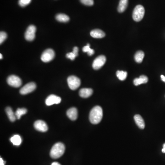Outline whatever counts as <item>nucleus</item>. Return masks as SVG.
Wrapping results in <instances>:
<instances>
[{"mask_svg":"<svg viewBox=\"0 0 165 165\" xmlns=\"http://www.w3.org/2000/svg\"><path fill=\"white\" fill-rule=\"evenodd\" d=\"M103 117V110L100 106L93 108L89 113V119L91 123L97 124L101 121Z\"/></svg>","mask_w":165,"mask_h":165,"instance_id":"obj_1","label":"nucleus"},{"mask_svg":"<svg viewBox=\"0 0 165 165\" xmlns=\"http://www.w3.org/2000/svg\"><path fill=\"white\" fill-rule=\"evenodd\" d=\"M65 147L64 145L61 142L56 143L52 146L50 151V156L53 159H58L64 153Z\"/></svg>","mask_w":165,"mask_h":165,"instance_id":"obj_2","label":"nucleus"},{"mask_svg":"<svg viewBox=\"0 0 165 165\" xmlns=\"http://www.w3.org/2000/svg\"><path fill=\"white\" fill-rule=\"evenodd\" d=\"M145 13V10L142 5H137L133 10L132 18L136 22H139L143 19Z\"/></svg>","mask_w":165,"mask_h":165,"instance_id":"obj_3","label":"nucleus"},{"mask_svg":"<svg viewBox=\"0 0 165 165\" xmlns=\"http://www.w3.org/2000/svg\"><path fill=\"white\" fill-rule=\"evenodd\" d=\"M67 82L69 88L72 90L77 89L80 86V80L76 76H69L67 78Z\"/></svg>","mask_w":165,"mask_h":165,"instance_id":"obj_4","label":"nucleus"},{"mask_svg":"<svg viewBox=\"0 0 165 165\" xmlns=\"http://www.w3.org/2000/svg\"><path fill=\"white\" fill-rule=\"evenodd\" d=\"M55 53L54 51L51 49L45 50L41 57V60L44 63H48L54 59Z\"/></svg>","mask_w":165,"mask_h":165,"instance_id":"obj_5","label":"nucleus"},{"mask_svg":"<svg viewBox=\"0 0 165 165\" xmlns=\"http://www.w3.org/2000/svg\"><path fill=\"white\" fill-rule=\"evenodd\" d=\"M7 82L9 86L15 88H18L21 86L22 82L18 76L12 75L7 79Z\"/></svg>","mask_w":165,"mask_h":165,"instance_id":"obj_6","label":"nucleus"},{"mask_svg":"<svg viewBox=\"0 0 165 165\" xmlns=\"http://www.w3.org/2000/svg\"><path fill=\"white\" fill-rule=\"evenodd\" d=\"M36 28L35 25H30L28 27L25 33V38L28 41H32L36 37Z\"/></svg>","mask_w":165,"mask_h":165,"instance_id":"obj_7","label":"nucleus"},{"mask_svg":"<svg viewBox=\"0 0 165 165\" xmlns=\"http://www.w3.org/2000/svg\"><path fill=\"white\" fill-rule=\"evenodd\" d=\"M106 62V58L104 55H101L96 58L94 61L92 67L95 70L100 69Z\"/></svg>","mask_w":165,"mask_h":165,"instance_id":"obj_8","label":"nucleus"},{"mask_svg":"<svg viewBox=\"0 0 165 165\" xmlns=\"http://www.w3.org/2000/svg\"><path fill=\"white\" fill-rule=\"evenodd\" d=\"M36 86L35 82H30L23 87L20 90V93L23 95L28 94L36 89Z\"/></svg>","mask_w":165,"mask_h":165,"instance_id":"obj_9","label":"nucleus"},{"mask_svg":"<svg viewBox=\"0 0 165 165\" xmlns=\"http://www.w3.org/2000/svg\"><path fill=\"white\" fill-rule=\"evenodd\" d=\"M61 101V98L59 96L54 95H51L46 98L45 104L48 106H51L53 104H59Z\"/></svg>","mask_w":165,"mask_h":165,"instance_id":"obj_10","label":"nucleus"},{"mask_svg":"<svg viewBox=\"0 0 165 165\" xmlns=\"http://www.w3.org/2000/svg\"><path fill=\"white\" fill-rule=\"evenodd\" d=\"M34 127L36 129L41 132H45L48 130V126L44 121L37 120L34 123Z\"/></svg>","mask_w":165,"mask_h":165,"instance_id":"obj_11","label":"nucleus"},{"mask_svg":"<svg viewBox=\"0 0 165 165\" xmlns=\"http://www.w3.org/2000/svg\"><path fill=\"white\" fill-rule=\"evenodd\" d=\"M67 115L69 119L72 121H75L78 117V110L75 107L71 108L67 111Z\"/></svg>","mask_w":165,"mask_h":165,"instance_id":"obj_12","label":"nucleus"},{"mask_svg":"<svg viewBox=\"0 0 165 165\" xmlns=\"http://www.w3.org/2000/svg\"><path fill=\"white\" fill-rule=\"evenodd\" d=\"M93 93V90L91 89L82 88L79 90V95L80 97L84 98L90 97Z\"/></svg>","mask_w":165,"mask_h":165,"instance_id":"obj_13","label":"nucleus"},{"mask_svg":"<svg viewBox=\"0 0 165 165\" xmlns=\"http://www.w3.org/2000/svg\"><path fill=\"white\" fill-rule=\"evenodd\" d=\"M105 33L101 30L95 29L90 32V36L94 38H102L105 36Z\"/></svg>","mask_w":165,"mask_h":165,"instance_id":"obj_14","label":"nucleus"},{"mask_svg":"<svg viewBox=\"0 0 165 165\" xmlns=\"http://www.w3.org/2000/svg\"><path fill=\"white\" fill-rule=\"evenodd\" d=\"M148 79L145 75H141L139 78H136L133 80V84L135 86H138L141 84H146L148 82Z\"/></svg>","mask_w":165,"mask_h":165,"instance_id":"obj_15","label":"nucleus"},{"mask_svg":"<svg viewBox=\"0 0 165 165\" xmlns=\"http://www.w3.org/2000/svg\"><path fill=\"white\" fill-rule=\"evenodd\" d=\"M134 119H135V122L136 125L140 129H144L145 128V123L141 116L138 114L135 115L134 117Z\"/></svg>","mask_w":165,"mask_h":165,"instance_id":"obj_16","label":"nucleus"},{"mask_svg":"<svg viewBox=\"0 0 165 165\" xmlns=\"http://www.w3.org/2000/svg\"><path fill=\"white\" fill-rule=\"evenodd\" d=\"M128 5V0H120L117 10L120 13H123L125 11Z\"/></svg>","mask_w":165,"mask_h":165,"instance_id":"obj_17","label":"nucleus"},{"mask_svg":"<svg viewBox=\"0 0 165 165\" xmlns=\"http://www.w3.org/2000/svg\"><path fill=\"white\" fill-rule=\"evenodd\" d=\"M6 111L9 119L11 122H14L16 119V116L15 113H14L12 109L10 107H7L6 109Z\"/></svg>","mask_w":165,"mask_h":165,"instance_id":"obj_18","label":"nucleus"},{"mask_svg":"<svg viewBox=\"0 0 165 165\" xmlns=\"http://www.w3.org/2000/svg\"><path fill=\"white\" fill-rule=\"evenodd\" d=\"M56 18L58 21L63 23L67 22L70 19L68 16L63 14H58L56 15Z\"/></svg>","mask_w":165,"mask_h":165,"instance_id":"obj_19","label":"nucleus"},{"mask_svg":"<svg viewBox=\"0 0 165 165\" xmlns=\"http://www.w3.org/2000/svg\"><path fill=\"white\" fill-rule=\"evenodd\" d=\"M145 56V53L143 51H138L135 53V59L137 63H141L143 61V59Z\"/></svg>","mask_w":165,"mask_h":165,"instance_id":"obj_20","label":"nucleus"},{"mask_svg":"<svg viewBox=\"0 0 165 165\" xmlns=\"http://www.w3.org/2000/svg\"><path fill=\"white\" fill-rule=\"evenodd\" d=\"M10 140L14 145H17V146L20 145L22 143L21 137L19 135H15L13 136L10 139Z\"/></svg>","mask_w":165,"mask_h":165,"instance_id":"obj_21","label":"nucleus"},{"mask_svg":"<svg viewBox=\"0 0 165 165\" xmlns=\"http://www.w3.org/2000/svg\"><path fill=\"white\" fill-rule=\"evenodd\" d=\"M117 76L118 79L121 81H123L127 78L128 73L127 72L123 71H117Z\"/></svg>","mask_w":165,"mask_h":165,"instance_id":"obj_22","label":"nucleus"},{"mask_svg":"<svg viewBox=\"0 0 165 165\" xmlns=\"http://www.w3.org/2000/svg\"><path fill=\"white\" fill-rule=\"evenodd\" d=\"M27 112V110L24 108H18L15 112V115L17 119H20L22 116L25 114Z\"/></svg>","mask_w":165,"mask_h":165,"instance_id":"obj_23","label":"nucleus"},{"mask_svg":"<svg viewBox=\"0 0 165 165\" xmlns=\"http://www.w3.org/2000/svg\"><path fill=\"white\" fill-rule=\"evenodd\" d=\"M82 51L84 52H87L89 56H92L95 53L94 50L90 48L89 44H88L86 46L82 48Z\"/></svg>","mask_w":165,"mask_h":165,"instance_id":"obj_24","label":"nucleus"},{"mask_svg":"<svg viewBox=\"0 0 165 165\" xmlns=\"http://www.w3.org/2000/svg\"><path fill=\"white\" fill-rule=\"evenodd\" d=\"M31 1L32 0H19L18 4L21 7H25L29 5Z\"/></svg>","mask_w":165,"mask_h":165,"instance_id":"obj_25","label":"nucleus"},{"mask_svg":"<svg viewBox=\"0 0 165 165\" xmlns=\"http://www.w3.org/2000/svg\"><path fill=\"white\" fill-rule=\"evenodd\" d=\"M82 4L88 6H93L94 4V0H80Z\"/></svg>","mask_w":165,"mask_h":165,"instance_id":"obj_26","label":"nucleus"},{"mask_svg":"<svg viewBox=\"0 0 165 165\" xmlns=\"http://www.w3.org/2000/svg\"><path fill=\"white\" fill-rule=\"evenodd\" d=\"M7 34L5 32H1L0 33V44H2L7 39Z\"/></svg>","mask_w":165,"mask_h":165,"instance_id":"obj_27","label":"nucleus"},{"mask_svg":"<svg viewBox=\"0 0 165 165\" xmlns=\"http://www.w3.org/2000/svg\"><path fill=\"white\" fill-rule=\"evenodd\" d=\"M66 57L67 58L70 59L71 60H73L74 59L76 58V56L75 54L73 53V52H69V53H67L66 55Z\"/></svg>","mask_w":165,"mask_h":165,"instance_id":"obj_28","label":"nucleus"},{"mask_svg":"<svg viewBox=\"0 0 165 165\" xmlns=\"http://www.w3.org/2000/svg\"><path fill=\"white\" fill-rule=\"evenodd\" d=\"M78 51H79V49H78V47L75 46V47L73 48V52L75 54L76 57H77L78 56Z\"/></svg>","mask_w":165,"mask_h":165,"instance_id":"obj_29","label":"nucleus"},{"mask_svg":"<svg viewBox=\"0 0 165 165\" xmlns=\"http://www.w3.org/2000/svg\"><path fill=\"white\" fill-rule=\"evenodd\" d=\"M5 164V161L2 159V158L1 157L0 158V165H4Z\"/></svg>","mask_w":165,"mask_h":165,"instance_id":"obj_30","label":"nucleus"},{"mask_svg":"<svg viewBox=\"0 0 165 165\" xmlns=\"http://www.w3.org/2000/svg\"><path fill=\"white\" fill-rule=\"evenodd\" d=\"M160 78H161L162 81L164 82H165V76H164V75H161L160 76Z\"/></svg>","mask_w":165,"mask_h":165,"instance_id":"obj_31","label":"nucleus"},{"mask_svg":"<svg viewBox=\"0 0 165 165\" xmlns=\"http://www.w3.org/2000/svg\"><path fill=\"white\" fill-rule=\"evenodd\" d=\"M162 152L163 153H165V143L163 144V149H162Z\"/></svg>","mask_w":165,"mask_h":165,"instance_id":"obj_32","label":"nucleus"},{"mask_svg":"<svg viewBox=\"0 0 165 165\" xmlns=\"http://www.w3.org/2000/svg\"><path fill=\"white\" fill-rule=\"evenodd\" d=\"M51 165H61L60 164L58 163V162H54L51 164Z\"/></svg>","mask_w":165,"mask_h":165,"instance_id":"obj_33","label":"nucleus"},{"mask_svg":"<svg viewBox=\"0 0 165 165\" xmlns=\"http://www.w3.org/2000/svg\"><path fill=\"white\" fill-rule=\"evenodd\" d=\"M0 57H1V58H1V59H2V58H3V57H2V54H0Z\"/></svg>","mask_w":165,"mask_h":165,"instance_id":"obj_34","label":"nucleus"}]
</instances>
